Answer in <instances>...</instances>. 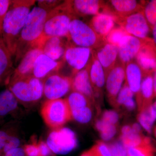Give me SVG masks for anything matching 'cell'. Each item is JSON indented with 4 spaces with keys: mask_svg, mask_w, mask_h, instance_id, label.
Masks as SVG:
<instances>
[{
    "mask_svg": "<svg viewBox=\"0 0 156 156\" xmlns=\"http://www.w3.org/2000/svg\"><path fill=\"white\" fill-rule=\"evenodd\" d=\"M143 75L154 74L156 70V45L153 40L149 38L135 58Z\"/></svg>",
    "mask_w": 156,
    "mask_h": 156,
    "instance_id": "cell-13",
    "label": "cell"
},
{
    "mask_svg": "<svg viewBox=\"0 0 156 156\" xmlns=\"http://www.w3.org/2000/svg\"><path fill=\"white\" fill-rule=\"evenodd\" d=\"M89 149L95 156H112L109 146L103 141H97Z\"/></svg>",
    "mask_w": 156,
    "mask_h": 156,
    "instance_id": "cell-35",
    "label": "cell"
},
{
    "mask_svg": "<svg viewBox=\"0 0 156 156\" xmlns=\"http://www.w3.org/2000/svg\"><path fill=\"white\" fill-rule=\"evenodd\" d=\"M23 149L26 156H39L37 143L35 140L32 143L24 145Z\"/></svg>",
    "mask_w": 156,
    "mask_h": 156,
    "instance_id": "cell-42",
    "label": "cell"
},
{
    "mask_svg": "<svg viewBox=\"0 0 156 156\" xmlns=\"http://www.w3.org/2000/svg\"><path fill=\"white\" fill-rule=\"evenodd\" d=\"M153 75L152 74L143 75L140 90L136 95L138 112L142 111L152 105L154 98Z\"/></svg>",
    "mask_w": 156,
    "mask_h": 156,
    "instance_id": "cell-22",
    "label": "cell"
},
{
    "mask_svg": "<svg viewBox=\"0 0 156 156\" xmlns=\"http://www.w3.org/2000/svg\"><path fill=\"white\" fill-rule=\"evenodd\" d=\"M144 13L151 30L156 23V0L144 2Z\"/></svg>",
    "mask_w": 156,
    "mask_h": 156,
    "instance_id": "cell-34",
    "label": "cell"
},
{
    "mask_svg": "<svg viewBox=\"0 0 156 156\" xmlns=\"http://www.w3.org/2000/svg\"><path fill=\"white\" fill-rule=\"evenodd\" d=\"M137 119L144 130L150 134L156 120V110L153 104L142 111L139 112Z\"/></svg>",
    "mask_w": 156,
    "mask_h": 156,
    "instance_id": "cell-28",
    "label": "cell"
},
{
    "mask_svg": "<svg viewBox=\"0 0 156 156\" xmlns=\"http://www.w3.org/2000/svg\"><path fill=\"white\" fill-rule=\"evenodd\" d=\"M12 57L2 37H0V84L9 83L13 72Z\"/></svg>",
    "mask_w": 156,
    "mask_h": 156,
    "instance_id": "cell-24",
    "label": "cell"
},
{
    "mask_svg": "<svg viewBox=\"0 0 156 156\" xmlns=\"http://www.w3.org/2000/svg\"><path fill=\"white\" fill-rule=\"evenodd\" d=\"M41 53H43V51L39 46L29 50L13 71L9 80L33 75L34 63L38 56Z\"/></svg>",
    "mask_w": 156,
    "mask_h": 156,
    "instance_id": "cell-19",
    "label": "cell"
},
{
    "mask_svg": "<svg viewBox=\"0 0 156 156\" xmlns=\"http://www.w3.org/2000/svg\"><path fill=\"white\" fill-rule=\"evenodd\" d=\"M153 87L154 98H156V70L153 75Z\"/></svg>",
    "mask_w": 156,
    "mask_h": 156,
    "instance_id": "cell-46",
    "label": "cell"
},
{
    "mask_svg": "<svg viewBox=\"0 0 156 156\" xmlns=\"http://www.w3.org/2000/svg\"><path fill=\"white\" fill-rule=\"evenodd\" d=\"M126 80L125 82L135 96L140 90L143 79L141 69L135 59L126 64Z\"/></svg>",
    "mask_w": 156,
    "mask_h": 156,
    "instance_id": "cell-23",
    "label": "cell"
},
{
    "mask_svg": "<svg viewBox=\"0 0 156 156\" xmlns=\"http://www.w3.org/2000/svg\"><path fill=\"white\" fill-rule=\"evenodd\" d=\"M115 23L110 15L99 14L92 17L89 25L98 35L105 39L110 32L114 28Z\"/></svg>",
    "mask_w": 156,
    "mask_h": 156,
    "instance_id": "cell-26",
    "label": "cell"
},
{
    "mask_svg": "<svg viewBox=\"0 0 156 156\" xmlns=\"http://www.w3.org/2000/svg\"><path fill=\"white\" fill-rule=\"evenodd\" d=\"M149 139H150L149 137L144 136L142 133H137L134 132L132 128L127 133L121 134L120 135L121 142L127 149L139 145Z\"/></svg>",
    "mask_w": 156,
    "mask_h": 156,
    "instance_id": "cell-29",
    "label": "cell"
},
{
    "mask_svg": "<svg viewBox=\"0 0 156 156\" xmlns=\"http://www.w3.org/2000/svg\"><path fill=\"white\" fill-rule=\"evenodd\" d=\"M101 119L115 126H118L119 116L115 112L112 110H106L104 112Z\"/></svg>",
    "mask_w": 156,
    "mask_h": 156,
    "instance_id": "cell-40",
    "label": "cell"
},
{
    "mask_svg": "<svg viewBox=\"0 0 156 156\" xmlns=\"http://www.w3.org/2000/svg\"><path fill=\"white\" fill-rule=\"evenodd\" d=\"M36 1L15 0L11 4L3 22V41L13 56L20 35L25 25L30 8Z\"/></svg>",
    "mask_w": 156,
    "mask_h": 156,
    "instance_id": "cell-1",
    "label": "cell"
},
{
    "mask_svg": "<svg viewBox=\"0 0 156 156\" xmlns=\"http://www.w3.org/2000/svg\"><path fill=\"white\" fill-rule=\"evenodd\" d=\"M37 2L39 8L49 12L61 5L63 1L59 0H40Z\"/></svg>",
    "mask_w": 156,
    "mask_h": 156,
    "instance_id": "cell-37",
    "label": "cell"
},
{
    "mask_svg": "<svg viewBox=\"0 0 156 156\" xmlns=\"http://www.w3.org/2000/svg\"><path fill=\"white\" fill-rule=\"evenodd\" d=\"M75 18H77L73 13L69 1H63L48 12L41 38L58 37L68 40L70 23Z\"/></svg>",
    "mask_w": 156,
    "mask_h": 156,
    "instance_id": "cell-3",
    "label": "cell"
},
{
    "mask_svg": "<svg viewBox=\"0 0 156 156\" xmlns=\"http://www.w3.org/2000/svg\"><path fill=\"white\" fill-rule=\"evenodd\" d=\"M92 49L78 47L68 41L63 60L72 69V75L83 69L91 58Z\"/></svg>",
    "mask_w": 156,
    "mask_h": 156,
    "instance_id": "cell-11",
    "label": "cell"
},
{
    "mask_svg": "<svg viewBox=\"0 0 156 156\" xmlns=\"http://www.w3.org/2000/svg\"><path fill=\"white\" fill-rule=\"evenodd\" d=\"M80 156H95L90 149L84 152Z\"/></svg>",
    "mask_w": 156,
    "mask_h": 156,
    "instance_id": "cell-47",
    "label": "cell"
},
{
    "mask_svg": "<svg viewBox=\"0 0 156 156\" xmlns=\"http://www.w3.org/2000/svg\"><path fill=\"white\" fill-rule=\"evenodd\" d=\"M64 61H55L44 53L37 57L34 63L33 75L43 80L53 73H57L64 64Z\"/></svg>",
    "mask_w": 156,
    "mask_h": 156,
    "instance_id": "cell-17",
    "label": "cell"
},
{
    "mask_svg": "<svg viewBox=\"0 0 156 156\" xmlns=\"http://www.w3.org/2000/svg\"><path fill=\"white\" fill-rule=\"evenodd\" d=\"M20 140L19 137L15 134L12 135L7 142L5 147L3 148L2 152L5 154L9 151L20 147Z\"/></svg>",
    "mask_w": 156,
    "mask_h": 156,
    "instance_id": "cell-41",
    "label": "cell"
},
{
    "mask_svg": "<svg viewBox=\"0 0 156 156\" xmlns=\"http://www.w3.org/2000/svg\"><path fill=\"white\" fill-rule=\"evenodd\" d=\"M153 105L154 107L156 110V101L154 103V104H153Z\"/></svg>",
    "mask_w": 156,
    "mask_h": 156,
    "instance_id": "cell-48",
    "label": "cell"
},
{
    "mask_svg": "<svg viewBox=\"0 0 156 156\" xmlns=\"http://www.w3.org/2000/svg\"><path fill=\"white\" fill-rule=\"evenodd\" d=\"M144 1L134 0H110L105 2L102 14L113 18L124 17L144 10Z\"/></svg>",
    "mask_w": 156,
    "mask_h": 156,
    "instance_id": "cell-10",
    "label": "cell"
},
{
    "mask_svg": "<svg viewBox=\"0 0 156 156\" xmlns=\"http://www.w3.org/2000/svg\"><path fill=\"white\" fill-rule=\"evenodd\" d=\"M151 31L153 34V40L156 45V23L154 24L151 29Z\"/></svg>",
    "mask_w": 156,
    "mask_h": 156,
    "instance_id": "cell-45",
    "label": "cell"
},
{
    "mask_svg": "<svg viewBox=\"0 0 156 156\" xmlns=\"http://www.w3.org/2000/svg\"><path fill=\"white\" fill-rule=\"evenodd\" d=\"M44 96L47 100L60 99L71 90V76L53 73L43 80Z\"/></svg>",
    "mask_w": 156,
    "mask_h": 156,
    "instance_id": "cell-9",
    "label": "cell"
},
{
    "mask_svg": "<svg viewBox=\"0 0 156 156\" xmlns=\"http://www.w3.org/2000/svg\"><path fill=\"white\" fill-rule=\"evenodd\" d=\"M73 13L79 16L95 15L102 14L105 1L98 0H74L69 1Z\"/></svg>",
    "mask_w": 156,
    "mask_h": 156,
    "instance_id": "cell-20",
    "label": "cell"
},
{
    "mask_svg": "<svg viewBox=\"0 0 156 156\" xmlns=\"http://www.w3.org/2000/svg\"><path fill=\"white\" fill-rule=\"evenodd\" d=\"M149 38H140L128 35L118 47L120 61L126 65L127 62L135 59Z\"/></svg>",
    "mask_w": 156,
    "mask_h": 156,
    "instance_id": "cell-14",
    "label": "cell"
},
{
    "mask_svg": "<svg viewBox=\"0 0 156 156\" xmlns=\"http://www.w3.org/2000/svg\"><path fill=\"white\" fill-rule=\"evenodd\" d=\"M8 87L19 103L24 106L33 105L44 96L43 80L33 75L10 80Z\"/></svg>",
    "mask_w": 156,
    "mask_h": 156,
    "instance_id": "cell-4",
    "label": "cell"
},
{
    "mask_svg": "<svg viewBox=\"0 0 156 156\" xmlns=\"http://www.w3.org/2000/svg\"><path fill=\"white\" fill-rule=\"evenodd\" d=\"M67 42L65 44L62 38L49 37L41 38L38 45L41 48L43 53L53 60L57 61L63 57Z\"/></svg>",
    "mask_w": 156,
    "mask_h": 156,
    "instance_id": "cell-21",
    "label": "cell"
},
{
    "mask_svg": "<svg viewBox=\"0 0 156 156\" xmlns=\"http://www.w3.org/2000/svg\"><path fill=\"white\" fill-rule=\"evenodd\" d=\"M48 11L38 7L30 12L17 41L15 51V64L19 62L29 50L37 47L48 17Z\"/></svg>",
    "mask_w": 156,
    "mask_h": 156,
    "instance_id": "cell-2",
    "label": "cell"
},
{
    "mask_svg": "<svg viewBox=\"0 0 156 156\" xmlns=\"http://www.w3.org/2000/svg\"><path fill=\"white\" fill-rule=\"evenodd\" d=\"M98 60L103 67L105 78L119 60L118 48L105 42L104 44L93 50Z\"/></svg>",
    "mask_w": 156,
    "mask_h": 156,
    "instance_id": "cell-16",
    "label": "cell"
},
{
    "mask_svg": "<svg viewBox=\"0 0 156 156\" xmlns=\"http://www.w3.org/2000/svg\"><path fill=\"white\" fill-rule=\"evenodd\" d=\"M109 146L112 156H127V149L122 142H113Z\"/></svg>",
    "mask_w": 156,
    "mask_h": 156,
    "instance_id": "cell-38",
    "label": "cell"
},
{
    "mask_svg": "<svg viewBox=\"0 0 156 156\" xmlns=\"http://www.w3.org/2000/svg\"><path fill=\"white\" fill-rule=\"evenodd\" d=\"M89 79L95 98L102 95L105 83V76L103 67L92 50V56L88 64Z\"/></svg>",
    "mask_w": 156,
    "mask_h": 156,
    "instance_id": "cell-15",
    "label": "cell"
},
{
    "mask_svg": "<svg viewBox=\"0 0 156 156\" xmlns=\"http://www.w3.org/2000/svg\"></svg>",
    "mask_w": 156,
    "mask_h": 156,
    "instance_id": "cell-50",
    "label": "cell"
},
{
    "mask_svg": "<svg viewBox=\"0 0 156 156\" xmlns=\"http://www.w3.org/2000/svg\"><path fill=\"white\" fill-rule=\"evenodd\" d=\"M154 134L156 138V127L155 128L154 130Z\"/></svg>",
    "mask_w": 156,
    "mask_h": 156,
    "instance_id": "cell-49",
    "label": "cell"
},
{
    "mask_svg": "<svg viewBox=\"0 0 156 156\" xmlns=\"http://www.w3.org/2000/svg\"><path fill=\"white\" fill-rule=\"evenodd\" d=\"M70 111L73 119L82 124H87L93 117V105L79 107Z\"/></svg>",
    "mask_w": 156,
    "mask_h": 156,
    "instance_id": "cell-30",
    "label": "cell"
},
{
    "mask_svg": "<svg viewBox=\"0 0 156 156\" xmlns=\"http://www.w3.org/2000/svg\"><path fill=\"white\" fill-rule=\"evenodd\" d=\"M19 102L9 89L0 92V120L14 116L19 109Z\"/></svg>",
    "mask_w": 156,
    "mask_h": 156,
    "instance_id": "cell-25",
    "label": "cell"
},
{
    "mask_svg": "<svg viewBox=\"0 0 156 156\" xmlns=\"http://www.w3.org/2000/svg\"><path fill=\"white\" fill-rule=\"evenodd\" d=\"M78 47L97 49L106 42V40L96 34L91 27L83 21L75 18L70 23L68 41Z\"/></svg>",
    "mask_w": 156,
    "mask_h": 156,
    "instance_id": "cell-6",
    "label": "cell"
},
{
    "mask_svg": "<svg viewBox=\"0 0 156 156\" xmlns=\"http://www.w3.org/2000/svg\"><path fill=\"white\" fill-rule=\"evenodd\" d=\"M4 156H26L23 148L19 147L11 150L4 154Z\"/></svg>",
    "mask_w": 156,
    "mask_h": 156,
    "instance_id": "cell-44",
    "label": "cell"
},
{
    "mask_svg": "<svg viewBox=\"0 0 156 156\" xmlns=\"http://www.w3.org/2000/svg\"><path fill=\"white\" fill-rule=\"evenodd\" d=\"M16 134L14 129L11 128L0 129V151H2L3 148L12 135Z\"/></svg>",
    "mask_w": 156,
    "mask_h": 156,
    "instance_id": "cell-36",
    "label": "cell"
},
{
    "mask_svg": "<svg viewBox=\"0 0 156 156\" xmlns=\"http://www.w3.org/2000/svg\"><path fill=\"white\" fill-rule=\"evenodd\" d=\"M118 126H115L103 120L99 119L96 121L95 128L99 132L102 139L105 140H109L112 139L115 135Z\"/></svg>",
    "mask_w": 156,
    "mask_h": 156,
    "instance_id": "cell-31",
    "label": "cell"
},
{
    "mask_svg": "<svg viewBox=\"0 0 156 156\" xmlns=\"http://www.w3.org/2000/svg\"><path fill=\"white\" fill-rule=\"evenodd\" d=\"M11 4V1L0 0V37H2L3 22Z\"/></svg>",
    "mask_w": 156,
    "mask_h": 156,
    "instance_id": "cell-39",
    "label": "cell"
},
{
    "mask_svg": "<svg viewBox=\"0 0 156 156\" xmlns=\"http://www.w3.org/2000/svg\"><path fill=\"white\" fill-rule=\"evenodd\" d=\"M37 145L39 149V156H55V154L53 153L51 150L47 143L41 140L37 142Z\"/></svg>",
    "mask_w": 156,
    "mask_h": 156,
    "instance_id": "cell-43",
    "label": "cell"
},
{
    "mask_svg": "<svg viewBox=\"0 0 156 156\" xmlns=\"http://www.w3.org/2000/svg\"><path fill=\"white\" fill-rule=\"evenodd\" d=\"M41 113L46 125L53 130L62 128L65 124L73 120L66 98L46 100L42 104Z\"/></svg>",
    "mask_w": 156,
    "mask_h": 156,
    "instance_id": "cell-5",
    "label": "cell"
},
{
    "mask_svg": "<svg viewBox=\"0 0 156 156\" xmlns=\"http://www.w3.org/2000/svg\"><path fill=\"white\" fill-rule=\"evenodd\" d=\"M134 95L125 82L117 96L115 107L123 106L128 110H133L135 107Z\"/></svg>",
    "mask_w": 156,
    "mask_h": 156,
    "instance_id": "cell-27",
    "label": "cell"
},
{
    "mask_svg": "<svg viewBox=\"0 0 156 156\" xmlns=\"http://www.w3.org/2000/svg\"><path fill=\"white\" fill-rule=\"evenodd\" d=\"M47 144L53 153L64 155L69 153L76 148L77 139L75 133L68 128L54 129L49 133Z\"/></svg>",
    "mask_w": 156,
    "mask_h": 156,
    "instance_id": "cell-7",
    "label": "cell"
},
{
    "mask_svg": "<svg viewBox=\"0 0 156 156\" xmlns=\"http://www.w3.org/2000/svg\"><path fill=\"white\" fill-rule=\"evenodd\" d=\"M115 23L131 35L140 38L148 37L151 29L144 10L124 17L113 18Z\"/></svg>",
    "mask_w": 156,
    "mask_h": 156,
    "instance_id": "cell-8",
    "label": "cell"
},
{
    "mask_svg": "<svg viewBox=\"0 0 156 156\" xmlns=\"http://www.w3.org/2000/svg\"><path fill=\"white\" fill-rule=\"evenodd\" d=\"M154 153L150 138L139 145L127 149V156H154Z\"/></svg>",
    "mask_w": 156,
    "mask_h": 156,
    "instance_id": "cell-32",
    "label": "cell"
},
{
    "mask_svg": "<svg viewBox=\"0 0 156 156\" xmlns=\"http://www.w3.org/2000/svg\"><path fill=\"white\" fill-rule=\"evenodd\" d=\"M72 80L71 91L81 93L88 98L96 105L94 91L89 79L88 64L85 68L71 76Z\"/></svg>",
    "mask_w": 156,
    "mask_h": 156,
    "instance_id": "cell-18",
    "label": "cell"
},
{
    "mask_svg": "<svg viewBox=\"0 0 156 156\" xmlns=\"http://www.w3.org/2000/svg\"><path fill=\"white\" fill-rule=\"evenodd\" d=\"M129 34L120 27H114L107 36L105 40L108 43L118 48L124 39Z\"/></svg>",
    "mask_w": 156,
    "mask_h": 156,
    "instance_id": "cell-33",
    "label": "cell"
},
{
    "mask_svg": "<svg viewBox=\"0 0 156 156\" xmlns=\"http://www.w3.org/2000/svg\"><path fill=\"white\" fill-rule=\"evenodd\" d=\"M126 65L120 60L118 62L105 78L107 95L109 103L115 107L118 94L126 80Z\"/></svg>",
    "mask_w": 156,
    "mask_h": 156,
    "instance_id": "cell-12",
    "label": "cell"
}]
</instances>
